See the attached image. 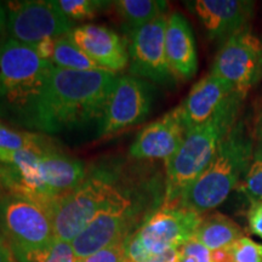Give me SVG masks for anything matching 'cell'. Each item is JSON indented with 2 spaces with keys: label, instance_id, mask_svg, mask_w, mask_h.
Wrapping results in <instances>:
<instances>
[{
  "label": "cell",
  "instance_id": "obj_19",
  "mask_svg": "<svg viewBox=\"0 0 262 262\" xmlns=\"http://www.w3.org/2000/svg\"><path fill=\"white\" fill-rule=\"evenodd\" d=\"M243 235V231L227 216L214 212L203 219L194 238L210 251L228 249Z\"/></svg>",
  "mask_w": 262,
  "mask_h": 262
},
{
  "label": "cell",
  "instance_id": "obj_35",
  "mask_svg": "<svg viewBox=\"0 0 262 262\" xmlns=\"http://www.w3.org/2000/svg\"><path fill=\"white\" fill-rule=\"evenodd\" d=\"M147 262H165V261L160 260V258H158V257H153V258H150V260L147 261Z\"/></svg>",
  "mask_w": 262,
  "mask_h": 262
},
{
  "label": "cell",
  "instance_id": "obj_17",
  "mask_svg": "<svg viewBox=\"0 0 262 262\" xmlns=\"http://www.w3.org/2000/svg\"><path fill=\"white\" fill-rule=\"evenodd\" d=\"M88 172L86 164L61 152L42 155L39 160L38 176L41 188V206H47L58 196L73 191Z\"/></svg>",
  "mask_w": 262,
  "mask_h": 262
},
{
  "label": "cell",
  "instance_id": "obj_5",
  "mask_svg": "<svg viewBox=\"0 0 262 262\" xmlns=\"http://www.w3.org/2000/svg\"><path fill=\"white\" fill-rule=\"evenodd\" d=\"M120 160H103L88 166L81 183L47 206L55 238L72 243L101 211L116 183Z\"/></svg>",
  "mask_w": 262,
  "mask_h": 262
},
{
  "label": "cell",
  "instance_id": "obj_30",
  "mask_svg": "<svg viewBox=\"0 0 262 262\" xmlns=\"http://www.w3.org/2000/svg\"><path fill=\"white\" fill-rule=\"evenodd\" d=\"M248 224L250 231L262 239V201L251 204L248 212Z\"/></svg>",
  "mask_w": 262,
  "mask_h": 262
},
{
  "label": "cell",
  "instance_id": "obj_6",
  "mask_svg": "<svg viewBox=\"0 0 262 262\" xmlns=\"http://www.w3.org/2000/svg\"><path fill=\"white\" fill-rule=\"evenodd\" d=\"M0 235L16 260L56 239L48 211L38 203L11 193L0 196Z\"/></svg>",
  "mask_w": 262,
  "mask_h": 262
},
{
  "label": "cell",
  "instance_id": "obj_32",
  "mask_svg": "<svg viewBox=\"0 0 262 262\" xmlns=\"http://www.w3.org/2000/svg\"><path fill=\"white\" fill-rule=\"evenodd\" d=\"M254 153L262 157V107L258 111L255 123L254 134Z\"/></svg>",
  "mask_w": 262,
  "mask_h": 262
},
{
  "label": "cell",
  "instance_id": "obj_27",
  "mask_svg": "<svg viewBox=\"0 0 262 262\" xmlns=\"http://www.w3.org/2000/svg\"><path fill=\"white\" fill-rule=\"evenodd\" d=\"M179 262H214L212 253L193 237L179 249Z\"/></svg>",
  "mask_w": 262,
  "mask_h": 262
},
{
  "label": "cell",
  "instance_id": "obj_8",
  "mask_svg": "<svg viewBox=\"0 0 262 262\" xmlns=\"http://www.w3.org/2000/svg\"><path fill=\"white\" fill-rule=\"evenodd\" d=\"M211 74L244 98L262 77V41L247 28L232 35L216 55Z\"/></svg>",
  "mask_w": 262,
  "mask_h": 262
},
{
  "label": "cell",
  "instance_id": "obj_31",
  "mask_svg": "<svg viewBox=\"0 0 262 262\" xmlns=\"http://www.w3.org/2000/svg\"><path fill=\"white\" fill-rule=\"evenodd\" d=\"M55 40L56 39H45V40H41L38 44L33 45L32 48L34 49V51L37 52L39 57L51 62V57L55 51Z\"/></svg>",
  "mask_w": 262,
  "mask_h": 262
},
{
  "label": "cell",
  "instance_id": "obj_2",
  "mask_svg": "<svg viewBox=\"0 0 262 262\" xmlns=\"http://www.w3.org/2000/svg\"><path fill=\"white\" fill-rule=\"evenodd\" d=\"M54 68L32 47L8 37L0 42V119L34 130Z\"/></svg>",
  "mask_w": 262,
  "mask_h": 262
},
{
  "label": "cell",
  "instance_id": "obj_15",
  "mask_svg": "<svg viewBox=\"0 0 262 262\" xmlns=\"http://www.w3.org/2000/svg\"><path fill=\"white\" fill-rule=\"evenodd\" d=\"M187 4L214 40L226 41L243 31L254 11V3L247 0H195Z\"/></svg>",
  "mask_w": 262,
  "mask_h": 262
},
{
  "label": "cell",
  "instance_id": "obj_4",
  "mask_svg": "<svg viewBox=\"0 0 262 262\" xmlns=\"http://www.w3.org/2000/svg\"><path fill=\"white\" fill-rule=\"evenodd\" d=\"M244 98L235 94L208 123L186 133L180 148L165 160V195L162 208H176L183 192L204 171L219 146L238 122Z\"/></svg>",
  "mask_w": 262,
  "mask_h": 262
},
{
  "label": "cell",
  "instance_id": "obj_16",
  "mask_svg": "<svg viewBox=\"0 0 262 262\" xmlns=\"http://www.w3.org/2000/svg\"><path fill=\"white\" fill-rule=\"evenodd\" d=\"M237 94L228 83L214 74H208L193 85L179 111L186 129L201 126L211 120L222 107Z\"/></svg>",
  "mask_w": 262,
  "mask_h": 262
},
{
  "label": "cell",
  "instance_id": "obj_13",
  "mask_svg": "<svg viewBox=\"0 0 262 262\" xmlns=\"http://www.w3.org/2000/svg\"><path fill=\"white\" fill-rule=\"evenodd\" d=\"M186 129L179 107L169 111L159 119L147 124L137 134L129 155L134 160H168L180 148L185 139Z\"/></svg>",
  "mask_w": 262,
  "mask_h": 262
},
{
  "label": "cell",
  "instance_id": "obj_9",
  "mask_svg": "<svg viewBox=\"0 0 262 262\" xmlns=\"http://www.w3.org/2000/svg\"><path fill=\"white\" fill-rule=\"evenodd\" d=\"M153 102V86L133 75L118 78L97 124L100 137L116 135L146 119Z\"/></svg>",
  "mask_w": 262,
  "mask_h": 262
},
{
  "label": "cell",
  "instance_id": "obj_14",
  "mask_svg": "<svg viewBox=\"0 0 262 262\" xmlns=\"http://www.w3.org/2000/svg\"><path fill=\"white\" fill-rule=\"evenodd\" d=\"M67 38L102 71L118 73L129 64L126 41L112 29L100 25L73 27Z\"/></svg>",
  "mask_w": 262,
  "mask_h": 262
},
{
  "label": "cell",
  "instance_id": "obj_36",
  "mask_svg": "<svg viewBox=\"0 0 262 262\" xmlns=\"http://www.w3.org/2000/svg\"><path fill=\"white\" fill-rule=\"evenodd\" d=\"M3 173H4V165L0 163V180H2V178H3Z\"/></svg>",
  "mask_w": 262,
  "mask_h": 262
},
{
  "label": "cell",
  "instance_id": "obj_10",
  "mask_svg": "<svg viewBox=\"0 0 262 262\" xmlns=\"http://www.w3.org/2000/svg\"><path fill=\"white\" fill-rule=\"evenodd\" d=\"M166 22L168 16L163 15L127 34V51L130 75L169 86L175 83L176 78L166 58Z\"/></svg>",
  "mask_w": 262,
  "mask_h": 262
},
{
  "label": "cell",
  "instance_id": "obj_33",
  "mask_svg": "<svg viewBox=\"0 0 262 262\" xmlns=\"http://www.w3.org/2000/svg\"><path fill=\"white\" fill-rule=\"evenodd\" d=\"M0 262H16V258L12 254L11 249L8 243L4 241V238L0 235Z\"/></svg>",
  "mask_w": 262,
  "mask_h": 262
},
{
  "label": "cell",
  "instance_id": "obj_3",
  "mask_svg": "<svg viewBox=\"0 0 262 262\" xmlns=\"http://www.w3.org/2000/svg\"><path fill=\"white\" fill-rule=\"evenodd\" d=\"M254 157V140L238 119L204 171L183 192L176 208L202 215L220 206L244 178Z\"/></svg>",
  "mask_w": 262,
  "mask_h": 262
},
{
  "label": "cell",
  "instance_id": "obj_21",
  "mask_svg": "<svg viewBox=\"0 0 262 262\" xmlns=\"http://www.w3.org/2000/svg\"><path fill=\"white\" fill-rule=\"evenodd\" d=\"M0 148L8 150H31L38 155L60 152L48 136L29 131H18L0 123Z\"/></svg>",
  "mask_w": 262,
  "mask_h": 262
},
{
  "label": "cell",
  "instance_id": "obj_34",
  "mask_svg": "<svg viewBox=\"0 0 262 262\" xmlns=\"http://www.w3.org/2000/svg\"><path fill=\"white\" fill-rule=\"evenodd\" d=\"M6 28H8V9L5 4L0 3V42L6 39Z\"/></svg>",
  "mask_w": 262,
  "mask_h": 262
},
{
  "label": "cell",
  "instance_id": "obj_22",
  "mask_svg": "<svg viewBox=\"0 0 262 262\" xmlns=\"http://www.w3.org/2000/svg\"><path fill=\"white\" fill-rule=\"evenodd\" d=\"M51 63L56 68L68 71H102L89 56L74 45L67 35L55 40V51Z\"/></svg>",
  "mask_w": 262,
  "mask_h": 262
},
{
  "label": "cell",
  "instance_id": "obj_18",
  "mask_svg": "<svg viewBox=\"0 0 262 262\" xmlns=\"http://www.w3.org/2000/svg\"><path fill=\"white\" fill-rule=\"evenodd\" d=\"M165 51L169 67L176 79L188 80L194 77L198 70L194 34L187 18L180 12L168 16Z\"/></svg>",
  "mask_w": 262,
  "mask_h": 262
},
{
  "label": "cell",
  "instance_id": "obj_23",
  "mask_svg": "<svg viewBox=\"0 0 262 262\" xmlns=\"http://www.w3.org/2000/svg\"><path fill=\"white\" fill-rule=\"evenodd\" d=\"M17 262H77L73 248L68 242L55 239L49 247L18 257Z\"/></svg>",
  "mask_w": 262,
  "mask_h": 262
},
{
  "label": "cell",
  "instance_id": "obj_12",
  "mask_svg": "<svg viewBox=\"0 0 262 262\" xmlns=\"http://www.w3.org/2000/svg\"><path fill=\"white\" fill-rule=\"evenodd\" d=\"M141 222L118 206L108 204L72 242L75 258L83 260L118 241L129 238Z\"/></svg>",
  "mask_w": 262,
  "mask_h": 262
},
{
  "label": "cell",
  "instance_id": "obj_7",
  "mask_svg": "<svg viewBox=\"0 0 262 262\" xmlns=\"http://www.w3.org/2000/svg\"><path fill=\"white\" fill-rule=\"evenodd\" d=\"M8 38L33 47L45 39L64 37L73 24L55 0H24L6 3Z\"/></svg>",
  "mask_w": 262,
  "mask_h": 262
},
{
  "label": "cell",
  "instance_id": "obj_1",
  "mask_svg": "<svg viewBox=\"0 0 262 262\" xmlns=\"http://www.w3.org/2000/svg\"><path fill=\"white\" fill-rule=\"evenodd\" d=\"M118 78L107 71L55 67L39 103L34 130L56 134L98 124Z\"/></svg>",
  "mask_w": 262,
  "mask_h": 262
},
{
  "label": "cell",
  "instance_id": "obj_20",
  "mask_svg": "<svg viewBox=\"0 0 262 262\" xmlns=\"http://www.w3.org/2000/svg\"><path fill=\"white\" fill-rule=\"evenodd\" d=\"M113 8L127 34L165 15L168 3L160 0H118Z\"/></svg>",
  "mask_w": 262,
  "mask_h": 262
},
{
  "label": "cell",
  "instance_id": "obj_11",
  "mask_svg": "<svg viewBox=\"0 0 262 262\" xmlns=\"http://www.w3.org/2000/svg\"><path fill=\"white\" fill-rule=\"evenodd\" d=\"M202 215L182 208H160L141 225L136 233L152 257L169 249H180L194 237Z\"/></svg>",
  "mask_w": 262,
  "mask_h": 262
},
{
  "label": "cell",
  "instance_id": "obj_25",
  "mask_svg": "<svg viewBox=\"0 0 262 262\" xmlns=\"http://www.w3.org/2000/svg\"><path fill=\"white\" fill-rule=\"evenodd\" d=\"M253 203L262 201V157L255 155L237 188Z\"/></svg>",
  "mask_w": 262,
  "mask_h": 262
},
{
  "label": "cell",
  "instance_id": "obj_24",
  "mask_svg": "<svg viewBox=\"0 0 262 262\" xmlns=\"http://www.w3.org/2000/svg\"><path fill=\"white\" fill-rule=\"evenodd\" d=\"M57 5L71 21L72 19L80 21V19L94 18L98 12L113 5V3L103 2V0H58Z\"/></svg>",
  "mask_w": 262,
  "mask_h": 262
},
{
  "label": "cell",
  "instance_id": "obj_26",
  "mask_svg": "<svg viewBox=\"0 0 262 262\" xmlns=\"http://www.w3.org/2000/svg\"><path fill=\"white\" fill-rule=\"evenodd\" d=\"M231 262H262V244L242 237L228 249Z\"/></svg>",
  "mask_w": 262,
  "mask_h": 262
},
{
  "label": "cell",
  "instance_id": "obj_29",
  "mask_svg": "<svg viewBox=\"0 0 262 262\" xmlns=\"http://www.w3.org/2000/svg\"><path fill=\"white\" fill-rule=\"evenodd\" d=\"M153 258L141 243L136 231L127 238L124 262H147Z\"/></svg>",
  "mask_w": 262,
  "mask_h": 262
},
{
  "label": "cell",
  "instance_id": "obj_28",
  "mask_svg": "<svg viewBox=\"0 0 262 262\" xmlns=\"http://www.w3.org/2000/svg\"><path fill=\"white\" fill-rule=\"evenodd\" d=\"M126 241L127 238L118 241L102 250L97 251L83 260H78L77 262H124Z\"/></svg>",
  "mask_w": 262,
  "mask_h": 262
}]
</instances>
